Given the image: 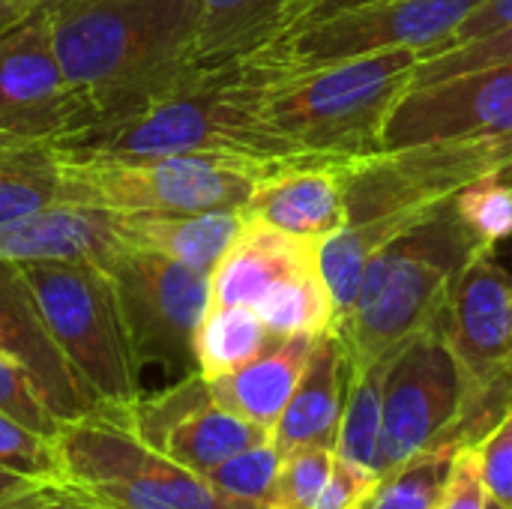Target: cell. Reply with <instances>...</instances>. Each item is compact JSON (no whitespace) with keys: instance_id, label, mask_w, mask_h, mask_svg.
Instances as JSON below:
<instances>
[{"instance_id":"1","label":"cell","mask_w":512,"mask_h":509,"mask_svg":"<svg viewBox=\"0 0 512 509\" xmlns=\"http://www.w3.org/2000/svg\"><path fill=\"white\" fill-rule=\"evenodd\" d=\"M87 123L123 117L198 72V0H42Z\"/></svg>"},{"instance_id":"2","label":"cell","mask_w":512,"mask_h":509,"mask_svg":"<svg viewBox=\"0 0 512 509\" xmlns=\"http://www.w3.org/2000/svg\"><path fill=\"white\" fill-rule=\"evenodd\" d=\"M54 150L60 162H117L192 153L243 156L270 165L321 162L294 153L261 123L258 78L237 63L198 69L180 87L123 117L96 120L57 138Z\"/></svg>"},{"instance_id":"3","label":"cell","mask_w":512,"mask_h":509,"mask_svg":"<svg viewBox=\"0 0 512 509\" xmlns=\"http://www.w3.org/2000/svg\"><path fill=\"white\" fill-rule=\"evenodd\" d=\"M453 198L432 207L369 258L354 309L330 330L342 345L348 378L435 327L465 264L480 249H492L468 231Z\"/></svg>"},{"instance_id":"4","label":"cell","mask_w":512,"mask_h":509,"mask_svg":"<svg viewBox=\"0 0 512 509\" xmlns=\"http://www.w3.org/2000/svg\"><path fill=\"white\" fill-rule=\"evenodd\" d=\"M417 63L420 48H399L273 81L255 75L258 117L300 156L348 162L378 156L384 120Z\"/></svg>"},{"instance_id":"5","label":"cell","mask_w":512,"mask_h":509,"mask_svg":"<svg viewBox=\"0 0 512 509\" xmlns=\"http://www.w3.org/2000/svg\"><path fill=\"white\" fill-rule=\"evenodd\" d=\"M54 450L57 480L111 509H267L213 489L201 474L153 450L129 423L126 408L99 405L60 423Z\"/></svg>"},{"instance_id":"6","label":"cell","mask_w":512,"mask_h":509,"mask_svg":"<svg viewBox=\"0 0 512 509\" xmlns=\"http://www.w3.org/2000/svg\"><path fill=\"white\" fill-rule=\"evenodd\" d=\"M279 168L285 165L198 153L117 162H63V189L66 201L93 204L111 213L243 210L258 180Z\"/></svg>"},{"instance_id":"7","label":"cell","mask_w":512,"mask_h":509,"mask_svg":"<svg viewBox=\"0 0 512 509\" xmlns=\"http://www.w3.org/2000/svg\"><path fill=\"white\" fill-rule=\"evenodd\" d=\"M57 348L99 405L126 408L141 396L138 363L111 276L93 264H18Z\"/></svg>"},{"instance_id":"8","label":"cell","mask_w":512,"mask_h":509,"mask_svg":"<svg viewBox=\"0 0 512 509\" xmlns=\"http://www.w3.org/2000/svg\"><path fill=\"white\" fill-rule=\"evenodd\" d=\"M483 0H384L345 9L300 30H288L240 66L261 81L324 69L399 48H429L450 36Z\"/></svg>"},{"instance_id":"9","label":"cell","mask_w":512,"mask_h":509,"mask_svg":"<svg viewBox=\"0 0 512 509\" xmlns=\"http://www.w3.org/2000/svg\"><path fill=\"white\" fill-rule=\"evenodd\" d=\"M105 273L138 369L159 366L174 381L198 372L195 336L210 312V273L129 243Z\"/></svg>"},{"instance_id":"10","label":"cell","mask_w":512,"mask_h":509,"mask_svg":"<svg viewBox=\"0 0 512 509\" xmlns=\"http://www.w3.org/2000/svg\"><path fill=\"white\" fill-rule=\"evenodd\" d=\"M468 390V375L438 327L399 345L384 375L381 477L423 450L453 444Z\"/></svg>"},{"instance_id":"11","label":"cell","mask_w":512,"mask_h":509,"mask_svg":"<svg viewBox=\"0 0 512 509\" xmlns=\"http://www.w3.org/2000/svg\"><path fill=\"white\" fill-rule=\"evenodd\" d=\"M87 108L66 81L42 3L0 33V138L48 141L87 126Z\"/></svg>"},{"instance_id":"12","label":"cell","mask_w":512,"mask_h":509,"mask_svg":"<svg viewBox=\"0 0 512 509\" xmlns=\"http://www.w3.org/2000/svg\"><path fill=\"white\" fill-rule=\"evenodd\" d=\"M462 138H512V60L405 90L384 120L381 147Z\"/></svg>"},{"instance_id":"13","label":"cell","mask_w":512,"mask_h":509,"mask_svg":"<svg viewBox=\"0 0 512 509\" xmlns=\"http://www.w3.org/2000/svg\"><path fill=\"white\" fill-rule=\"evenodd\" d=\"M126 414L153 450L201 477L234 453L270 438V432L222 408L201 372L177 378L162 393H141L126 405Z\"/></svg>"},{"instance_id":"14","label":"cell","mask_w":512,"mask_h":509,"mask_svg":"<svg viewBox=\"0 0 512 509\" xmlns=\"http://www.w3.org/2000/svg\"><path fill=\"white\" fill-rule=\"evenodd\" d=\"M0 354L12 357L36 384L48 411L60 420H78L99 408L48 333L33 291L18 264L0 261Z\"/></svg>"},{"instance_id":"15","label":"cell","mask_w":512,"mask_h":509,"mask_svg":"<svg viewBox=\"0 0 512 509\" xmlns=\"http://www.w3.org/2000/svg\"><path fill=\"white\" fill-rule=\"evenodd\" d=\"M123 249L117 213L78 201H57L0 228V261L12 264H93L108 270Z\"/></svg>"},{"instance_id":"16","label":"cell","mask_w":512,"mask_h":509,"mask_svg":"<svg viewBox=\"0 0 512 509\" xmlns=\"http://www.w3.org/2000/svg\"><path fill=\"white\" fill-rule=\"evenodd\" d=\"M360 162L321 159L285 165L258 180L243 213L279 231L321 240L348 222L345 183Z\"/></svg>"},{"instance_id":"17","label":"cell","mask_w":512,"mask_h":509,"mask_svg":"<svg viewBox=\"0 0 512 509\" xmlns=\"http://www.w3.org/2000/svg\"><path fill=\"white\" fill-rule=\"evenodd\" d=\"M318 246V237H297L249 219L237 243L210 273V306L252 309L279 279L318 267Z\"/></svg>"},{"instance_id":"18","label":"cell","mask_w":512,"mask_h":509,"mask_svg":"<svg viewBox=\"0 0 512 509\" xmlns=\"http://www.w3.org/2000/svg\"><path fill=\"white\" fill-rule=\"evenodd\" d=\"M348 393V363L333 333L315 336L312 354L300 375L294 396L276 420L270 441L285 456L300 447L336 450L339 420Z\"/></svg>"},{"instance_id":"19","label":"cell","mask_w":512,"mask_h":509,"mask_svg":"<svg viewBox=\"0 0 512 509\" xmlns=\"http://www.w3.org/2000/svg\"><path fill=\"white\" fill-rule=\"evenodd\" d=\"M312 345L315 336L306 333L276 339L267 351H261L246 366L207 381L213 399L231 414L249 420L252 426L273 432L276 420L282 417L288 399L300 384Z\"/></svg>"},{"instance_id":"20","label":"cell","mask_w":512,"mask_h":509,"mask_svg":"<svg viewBox=\"0 0 512 509\" xmlns=\"http://www.w3.org/2000/svg\"><path fill=\"white\" fill-rule=\"evenodd\" d=\"M243 210L201 213H117V228L129 246L159 252L186 267L213 273L246 228Z\"/></svg>"},{"instance_id":"21","label":"cell","mask_w":512,"mask_h":509,"mask_svg":"<svg viewBox=\"0 0 512 509\" xmlns=\"http://www.w3.org/2000/svg\"><path fill=\"white\" fill-rule=\"evenodd\" d=\"M300 0H198V69H222L267 45Z\"/></svg>"},{"instance_id":"22","label":"cell","mask_w":512,"mask_h":509,"mask_svg":"<svg viewBox=\"0 0 512 509\" xmlns=\"http://www.w3.org/2000/svg\"><path fill=\"white\" fill-rule=\"evenodd\" d=\"M57 201H66V189L54 144L0 138V228Z\"/></svg>"},{"instance_id":"23","label":"cell","mask_w":512,"mask_h":509,"mask_svg":"<svg viewBox=\"0 0 512 509\" xmlns=\"http://www.w3.org/2000/svg\"><path fill=\"white\" fill-rule=\"evenodd\" d=\"M405 228H411V225L396 222V219H384V222H345L333 234L321 237L318 273H321V279H324V285L330 291V300H333V327L339 321H345L348 312L354 309L369 258L387 240H393Z\"/></svg>"},{"instance_id":"24","label":"cell","mask_w":512,"mask_h":509,"mask_svg":"<svg viewBox=\"0 0 512 509\" xmlns=\"http://www.w3.org/2000/svg\"><path fill=\"white\" fill-rule=\"evenodd\" d=\"M276 336L249 306H210L195 336V363L198 372L213 381L228 375L261 351H267Z\"/></svg>"},{"instance_id":"25","label":"cell","mask_w":512,"mask_h":509,"mask_svg":"<svg viewBox=\"0 0 512 509\" xmlns=\"http://www.w3.org/2000/svg\"><path fill=\"white\" fill-rule=\"evenodd\" d=\"M393 357V354H390ZM390 357L375 360L348 378L345 408L336 435V456L381 480V420H384V375Z\"/></svg>"},{"instance_id":"26","label":"cell","mask_w":512,"mask_h":509,"mask_svg":"<svg viewBox=\"0 0 512 509\" xmlns=\"http://www.w3.org/2000/svg\"><path fill=\"white\" fill-rule=\"evenodd\" d=\"M264 327L276 336H321L333 327V300L318 267L291 273L270 285L252 306Z\"/></svg>"},{"instance_id":"27","label":"cell","mask_w":512,"mask_h":509,"mask_svg":"<svg viewBox=\"0 0 512 509\" xmlns=\"http://www.w3.org/2000/svg\"><path fill=\"white\" fill-rule=\"evenodd\" d=\"M456 453L459 447L438 444L402 462L396 471L381 477L366 509H435L450 480Z\"/></svg>"},{"instance_id":"28","label":"cell","mask_w":512,"mask_h":509,"mask_svg":"<svg viewBox=\"0 0 512 509\" xmlns=\"http://www.w3.org/2000/svg\"><path fill=\"white\" fill-rule=\"evenodd\" d=\"M453 204L459 219L483 246L495 249L512 237V171L507 165L459 189Z\"/></svg>"},{"instance_id":"29","label":"cell","mask_w":512,"mask_h":509,"mask_svg":"<svg viewBox=\"0 0 512 509\" xmlns=\"http://www.w3.org/2000/svg\"><path fill=\"white\" fill-rule=\"evenodd\" d=\"M279 465H282V453L267 438L255 447L234 453L231 459H225L222 465L207 471L204 480L213 489H219L237 501H249V504H261L270 509V495H273Z\"/></svg>"},{"instance_id":"30","label":"cell","mask_w":512,"mask_h":509,"mask_svg":"<svg viewBox=\"0 0 512 509\" xmlns=\"http://www.w3.org/2000/svg\"><path fill=\"white\" fill-rule=\"evenodd\" d=\"M336 462V450L327 447H300L282 456L270 509H312Z\"/></svg>"},{"instance_id":"31","label":"cell","mask_w":512,"mask_h":509,"mask_svg":"<svg viewBox=\"0 0 512 509\" xmlns=\"http://www.w3.org/2000/svg\"><path fill=\"white\" fill-rule=\"evenodd\" d=\"M512 60V24L504 30H495L489 36H480L474 42H465L459 48L441 51L435 57H426L417 63L408 90L423 87V84H435L462 72H474V69H486V66H498V63H510Z\"/></svg>"},{"instance_id":"32","label":"cell","mask_w":512,"mask_h":509,"mask_svg":"<svg viewBox=\"0 0 512 509\" xmlns=\"http://www.w3.org/2000/svg\"><path fill=\"white\" fill-rule=\"evenodd\" d=\"M0 471L24 480H57V450L54 438H45L9 414H0Z\"/></svg>"},{"instance_id":"33","label":"cell","mask_w":512,"mask_h":509,"mask_svg":"<svg viewBox=\"0 0 512 509\" xmlns=\"http://www.w3.org/2000/svg\"><path fill=\"white\" fill-rule=\"evenodd\" d=\"M0 414L15 417L45 438H54L60 432V420L48 411L30 375L6 354H0Z\"/></svg>"},{"instance_id":"34","label":"cell","mask_w":512,"mask_h":509,"mask_svg":"<svg viewBox=\"0 0 512 509\" xmlns=\"http://www.w3.org/2000/svg\"><path fill=\"white\" fill-rule=\"evenodd\" d=\"M477 456L486 495L501 507L512 509V408L477 444Z\"/></svg>"},{"instance_id":"35","label":"cell","mask_w":512,"mask_h":509,"mask_svg":"<svg viewBox=\"0 0 512 509\" xmlns=\"http://www.w3.org/2000/svg\"><path fill=\"white\" fill-rule=\"evenodd\" d=\"M378 483L381 480L375 474H369V471L336 456L333 471H330V477H327V483H324V489H321L312 509H366L369 498L378 489Z\"/></svg>"},{"instance_id":"36","label":"cell","mask_w":512,"mask_h":509,"mask_svg":"<svg viewBox=\"0 0 512 509\" xmlns=\"http://www.w3.org/2000/svg\"><path fill=\"white\" fill-rule=\"evenodd\" d=\"M0 509H111L63 480L24 483L0 498Z\"/></svg>"},{"instance_id":"37","label":"cell","mask_w":512,"mask_h":509,"mask_svg":"<svg viewBox=\"0 0 512 509\" xmlns=\"http://www.w3.org/2000/svg\"><path fill=\"white\" fill-rule=\"evenodd\" d=\"M486 486L480 477V456L477 447H465L456 453L450 480L438 498L435 509H486Z\"/></svg>"},{"instance_id":"38","label":"cell","mask_w":512,"mask_h":509,"mask_svg":"<svg viewBox=\"0 0 512 509\" xmlns=\"http://www.w3.org/2000/svg\"><path fill=\"white\" fill-rule=\"evenodd\" d=\"M512 24V0H483L450 36H444L441 42H435V45H429V48H423L420 51V60H426V57H435V54H441V51H450V48H459V45H465V42H474V39H480V36H489V33H495V30H504V27H510Z\"/></svg>"},{"instance_id":"39","label":"cell","mask_w":512,"mask_h":509,"mask_svg":"<svg viewBox=\"0 0 512 509\" xmlns=\"http://www.w3.org/2000/svg\"><path fill=\"white\" fill-rule=\"evenodd\" d=\"M366 3H384V0H300V3L291 9V15L285 18L282 30H279L276 36H282V33H288V30L309 27V24H315V21H324V18H330V15H339V12H345V9H357V6H366ZM276 36H273V39H276Z\"/></svg>"},{"instance_id":"40","label":"cell","mask_w":512,"mask_h":509,"mask_svg":"<svg viewBox=\"0 0 512 509\" xmlns=\"http://www.w3.org/2000/svg\"><path fill=\"white\" fill-rule=\"evenodd\" d=\"M42 0H0V33L21 24L27 15H33L39 9Z\"/></svg>"},{"instance_id":"41","label":"cell","mask_w":512,"mask_h":509,"mask_svg":"<svg viewBox=\"0 0 512 509\" xmlns=\"http://www.w3.org/2000/svg\"><path fill=\"white\" fill-rule=\"evenodd\" d=\"M24 483H33V480H24V477H15V474L0 471V498H3V495H9V492H15V489H18V486H24Z\"/></svg>"},{"instance_id":"42","label":"cell","mask_w":512,"mask_h":509,"mask_svg":"<svg viewBox=\"0 0 512 509\" xmlns=\"http://www.w3.org/2000/svg\"><path fill=\"white\" fill-rule=\"evenodd\" d=\"M486 509H507V507H501L498 501H492V498H489V501H486Z\"/></svg>"},{"instance_id":"43","label":"cell","mask_w":512,"mask_h":509,"mask_svg":"<svg viewBox=\"0 0 512 509\" xmlns=\"http://www.w3.org/2000/svg\"><path fill=\"white\" fill-rule=\"evenodd\" d=\"M510 384H512V366H510Z\"/></svg>"}]
</instances>
